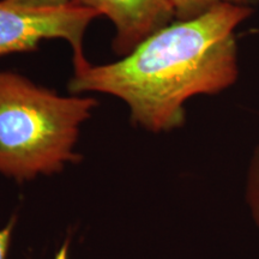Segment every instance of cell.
Wrapping results in <instances>:
<instances>
[{"instance_id":"cell-8","label":"cell","mask_w":259,"mask_h":259,"mask_svg":"<svg viewBox=\"0 0 259 259\" xmlns=\"http://www.w3.org/2000/svg\"><path fill=\"white\" fill-rule=\"evenodd\" d=\"M15 221L11 220L9 225L0 229V259H6L8 257V252L10 248V242H11L12 229H14Z\"/></svg>"},{"instance_id":"cell-2","label":"cell","mask_w":259,"mask_h":259,"mask_svg":"<svg viewBox=\"0 0 259 259\" xmlns=\"http://www.w3.org/2000/svg\"><path fill=\"white\" fill-rule=\"evenodd\" d=\"M94 97L61 96L23 74L0 70V174L22 183L63 170L79 156V127Z\"/></svg>"},{"instance_id":"cell-9","label":"cell","mask_w":259,"mask_h":259,"mask_svg":"<svg viewBox=\"0 0 259 259\" xmlns=\"http://www.w3.org/2000/svg\"><path fill=\"white\" fill-rule=\"evenodd\" d=\"M67 254H69V241H66L61 246V248L56 255V259H67Z\"/></svg>"},{"instance_id":"cell-5","label":"cell","mask_w":259,"mask_h":259,"mask_svg":"<svg viewBox=\"0 0 259 259\" xmlns=\"http://www.w3.org/2000/svg\"><path fill=\"white\" fill-rule=\"evenodd\" d=\"M179 21L191 19L204 14L213 6L229 3V4L250 6L258 4L259 0H169Z\"/></svg>"},{"instance_id":"cell-7","label":"cell","mask_w":259,"mask_h":259,"mask_svg":"<svg viewBox=\"0 0 259 259\" xmlns=\"http://www.w3.org/2000/svg\"><path fill=\"white\" fill-rule=\"evenodd\" d=\"M9 4L28 10L61 9L71 4V0H6Z\"/></svg>"},{"instance_id":"cell-3","label":"cell","mask_w":259,"mask_h":259,"mask_svg":"<svg viewBox=\"0 0 259 259\" xmlns=\"http://www.w3.org/2000/svg\"><path fill=\"white\" fill-rule=\"evenodd\" d=\"M100 17L93 10L67 5L28 10L0 0V57L35 51L42 41L60 38L72 48L73 63L85 60L83 41L90 23Z\"/></svg>"},{"instance_id":"cell-1","label":"cell","mask_w":259,"mask_h":259,"mask_svg":"<svg viewBox=\"0 0 259 259\" xmlns=\"http://www.w3.org/2000/svg\"><path fill=\"white\" fill-rule=\"evenodd\" d=\"M250 15V6L223 3L166 25L114 63H74L69 90L118 97L148 131L180 127L187 100L221 93L238 78L234 30Z\"/></svg>"},{"instance_id":"cell-4","label":"cell","mask_w":259,"mask_h":259,"mask_svg":"<svg viewBox=\"0 0 259 259\" xmlns=\"http://www.w3.org/2000/svg\"><path fill=\"white\" fill-rule=\"evenodd\" d=\"M71 4L93 10L112 22L115 28L112 48L120 58L176 17L169 0H71Z\"/></svg>"},{"instance_id":"cell-6","label":"cell","mask_w":259,"mask_h":259,"mask_svg":"<svg viewBox=\"0 0 259 259\" xmlns=\"http://www.w3.org/2000/svg\"><path fill=\"white\" fill-rule=\"evenodd\" d=\"M245 196L252 219L259 228V149L254 153L248 166Z\"/></svg>"}]
</instances>
